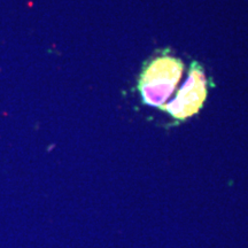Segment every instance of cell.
Returning a JSON list of instances; mask_svg holds the SVG:
<instances>
[{"instance_id": "6da1fadb", "label": "cell", "mask_w": 248, "mask_h": 248, "mask_svg": "<svg viewBox=\"0 0 248 248\" xmlns=\"http://www.w3.org/2000/svg\"><path fill=\"white\" fill-rule=\"evenodd\" d=\"M183 70V62L168 53L152 59L144 67L138 80V90L144 104L162 108L176 90Z\"/></svg>"}, {"instance_id": "7a4b0ae2", "label": "cell", "mask_w": 248, "mask_h": 248, "mask_svg": "<svg viewBox=\"0 0 248 248\" xmlns=\"http://www.w3.org/2000/svg\"><path fill=\"white\" fill-rule=\"evenodd\" d=\"M208 80L204 71L197 62H193L188 70L187 79L178 90L172 101L164 105L162 109L171 115L173 119L184 121L197 114L202 107L208 91Z\"/></svg>"}]
</instances>
